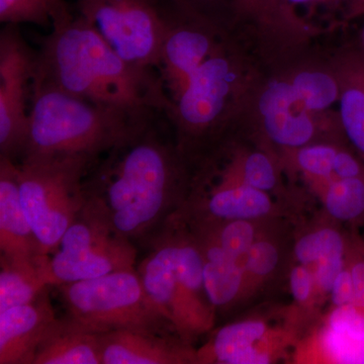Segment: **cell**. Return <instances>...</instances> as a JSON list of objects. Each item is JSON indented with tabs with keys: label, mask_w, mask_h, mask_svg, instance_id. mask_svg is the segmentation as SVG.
<instances>
[{
	"label": "cell",
	"mask_w": 364,
	"mask_h": 364,
	"mask_svg": "<svg viewBox=\"0 0 364 364\" xmlns=\"http://www.w3.org/2000/svg\"><path fill=\"white\" fill-rule=\"evenodd\" d=\"M165 114L97 158L83 182V212L145 245L188 198L191 162Z\"/></svg>",
	"instance_id": "obj_1"
},
{
	"label": "cell",
	"mask_w": 364,
	"mask_h": 364,
	"mask_svg": "<svg viewBox=\"0 0 364 364\" xmlns=\"http://www.w3.org/2000/svg\"><path fill=\"white\" fill-rule=\"evenodd\" d=\"M33 80L86 102L141 117L166 114L170 102L156 70L124 61L76 4L39 40Z\"/></svg>",
	"instance_id": "obj_2"
},
{
	"label": "cell",
	"mask_w": 364,
	"mask_h": 364,
	"mask_svg": "<svg viewBox=\"0 0 364 364\" xmlns=\"http://www.w3.org/2000/svg\"><path fill=\"white\" fill-rule=\"evenodd\" d=\"M136 267L148 296L184 343L214 328L215 312L203 279L200 250L188 223L177 212L150 240Z\"/></svg>",
	"instance_id": "obj_3"
},
{
	"label": "cell",
	"mask_w": 364,
	"mask_h": 364,
	"mask_svg": "<svg viewBox=\"0 0 364 364\" xmlns=\"http://www.w3.org/2000/svg\"><path fill=\"white\" fill-rule=\"evenodd\" d=\"M157 116H134L33 80L28 138L20 160L53 156L97 159Z\"/></svg>",
	"instance_id": "obj_4"
},
{
	"label": "cell",
	"mask_w": 364,
	"mask_h": 364,
	"mask_svg": "<svg viewBox=\"0 0 364 364\" xmlns=\"http://www.w3.org/2000/svg\"><path fill=\"white\" fill-rule=\"evenodd\" d=\"M95 160L53 156L16 162L21 205L45 255L56 250L67 229L82 213L83 182Z\"/></svg>",
	"instance_id": "obj_5"
},
{
	"label": "cell",
	"mask_w": 364,
	"mask_h": 364,
	"mask_svg": "<svg viewBox=\"0 0 364 364\" xmlns=\"http://www.w3.org/2000/svg\"><path fill=\"white\" fill-rule=\"evenodd\" d=\"M57 287L66 317L87 331L134 330L176 334L151 301L136 267Z\"/></svg>",
	"instance_id": "obj_6"
},
{
	"label": "cell",
	"mask_w": 364,
	"mask_h": 364,
	"mask_svg": "<svg viewBox=\"0 0 364 364\" xmlns=\"http://www.w3.org/2000/svg\"><path fill=\"white\" fill-rule=\"evenodd\" d=\"M75 4L124 61L158 71L169 30L166 0H85Z\"/></svg>",
	"instance_id": "obj_7"
},
{
	"label": "cell",
	"mask_w": 364,
	"mask_h": 364,
	"mask_svg": "<svg viewBox=\"0 0 364 364\" xmlns=\"http://www.w3.org/2000/svg\"><path fill=\"white\" fill-rule=\"evenodd\" d=\"M136 255L134 242L82 210L49 255L46 277L51 287L95 279L135 268Z\"/></svg>",
	"instance_id": "obj_8"
},
{
	"label": "cell",
	"mask_w": 364,
	"mask_h": 364,
	"mask_svg": "<svg viewBox=\"0 0 364 364\" xmlns=\"http://www.w3.org/2000/svg\"><path fill=\"white\" fill-rule=\"evenodd\" d=\"M37 55L20 26L4 25L0 32V157L14 162L25 152Z\"/></svg>",
	"instance_id": "obj_9"
},
{
	"label": "cell",
	"mask_w": 364,
	"mask_h": 364,
	"mask_svg": "<svg viewBox=\"0 0 364 364\" xmlns=\"http://www.w3.org/2000/svg\"><path fill=\"white\" fill-rule=\"evenodd\" d=\"M305 322L291 320L272 325L268 318L253 316L234 321L213 333L196 349L200 364H267L286 358L296 350Z\"/></svg>",
	"instance_id": "obj_10"
},
{
	"label": "cell",
	"mask_w": 364,
	"mask_h": 364,
	"mask_svg": "<svg viewBox=\"0 0 364 364\" xmlns=\"http://www.w3.org/2000/svg\"><path fill=\"white\" fill-rule=\"evenodd\" d=\"M275 196L241 182L202 176L191 170L183 212L215 220L289 218L293 208Z\"/></svg>",
	"instance_id": "obj_11"
},
{
	"label": "cell",
	"mask_w": 364,
	"mask_h": 364,
	"mask_svg": "<svg viewBox=\"0 0 364 364\" xmlns=\"http://www.w3.org/2000/svg\"><path fill=\"white\" fill-rule=\"evenodd\" d=\"M294 354L298 363H364V310L331 306L301 337Z\"/></svg>",
	"instance_id": "obj_12"
},
{
	"label": "cell",
	"mask_w": 364,
	"mask_h": 364,
	"mask_svg": "<svg viewBox=\"0 0 364 364\" xmlns=\"http://www.w3.org/2000/svg\"><path fill=\"white\" fill-rule=\"evenodd\" d=\"M349 234L348 228L324 213L294 229L291 260L312 270L318 306L329 299L333 282L345 267Z\"/></svg>",
	"instance_id": "obj_13"
},
{
	"label": "cell",
	"mask_w": 364,
	"mask_h": 364,
	"mask_svg": "<svg viewBox=\"0 0 364 364\" xmlns=\"http://www.w3.org/2000/svg\"><path fill=\"white\" fill-rule=\"evenodd\" d=\"M258 109L265 136L282 155L317 142L316 114L306 109L291 80L269 83L260 95Z\"/></svg>",
	"instance_id": "obj_14"
},
{
	"label": "cell",
	"mask_w": 364,
	"mask_h": 364,
	"mask_svg": "<svg viewBox=\"0 0 364 364\" xmlns=\"http://www.w3.org/2000/svg\"><path fill=\"white\" fill-rule=\"evenodd\" d=\"M179 213L200 248L205 289L215 312H228L240 306L245 284L244 263L223 247L205 220Z\"/></svg>",
	"instance_id": "obj_15"
},
{
	"label": "cell",
	"mask_w": 364,
	"mask_h": 364,
	"mask_svg": "<svg viewBox=\"0 0 364 364\" xmlns=\"http://www.w3.org/2000/svg\"><path fill=\"white\" fill-rule=\"evenodd\" d=\"M56 318L48 289L31 303L0 312V364H33Z\"/></svg>",
	"instance_id": "obj_16"
},
{
	"label": "cell",
	"mask_w": 364,
	"mask_h": 364,
	"mask_svg": "<svg viewBox=\"0 0 364 364\" xmlns=\"http://www.w3.org/2000/svg\"><path fill=\"white\" fill-rule=\"evenodd\" d=\"M102 364L198 363L196 350L178 336L134 330L102 333Z\"/></svg>",
	"instance_id": "obj_17"
},
{
	"label": "cell",
	"mask_w": 364,
	"mask_h": 364,
	"mask_svg": "<svg viewBox=\"0 0 364 364\" xmlns=\"http://www.w3.org/2000/svg\"><path fill=\"white\" fill-rule=\"evenodd\" d=\"M289 218L269 220L261 230L246 256L245 284L242 304L255 298L284 272L293 257L294 229Z\"/></svg>",
	"instance_id": "obj_18"
},
{
	"label": "cell",
	"mask_w": 364,
	"mask_h": 364,
	"mask_svg": "<svg viewBox=\"0 0 364 364\" xmlns=\"http://www.w3.org/2000/svg\"><path fill=\"white\" fill-rule=\"evenodd\" d=\"M0 251L16 259L45 255L21 205L16 163L4 157H0Z\"/></svg>",
	"instance_id": "obj_19"
},
{
	"label": "cell",
	"mask_w": 364,
	"mask_h": 364,
	"mask_svg": "<svg viewBox=\"0 0 364 364\" xmlns=\"http://www.w3.org/2000/svg\"><path fill=\"white\" fill-rule=\"evenodd\" d=\"M100 334L68 317L57 318L45 335L33 364H102Z\"/></svg>",
	"instance_id": "obj_20"
},
{
	"label": "cell",
	"mask_w": 364,
	"mask_h": 364,
	"mask_svg": "<svg viewBox=\"0 0 364 364\" xmlns=\"http://www.w3.org/2000/svg\"><path fill=\"white\" fill-rule=\"evenodd\" d=\"M339 124L345 139L364 161V54L348 53L337 64Z\"/></svg>",
	"instance_id": "obj_21"
},
{
	"label": "cell",
	"mask_w": 364,
	"mask_h": 364,
	"mask_svg": "<svg viewBox=\"0 0 364 364\" xmlns=\"http://www.w3.org/2000/svg\"><path fill=\"white\" fill-rule=\"evenodd\" d=\"M49 255L37 259H16L0 256V312L25 305L51 287L46 277Z\"/></svg>",
	"instance_id": "obj_22"
},
{
	"label": "cell",
	"mask_w": 364,
	"mask_h": 364,
	"mask_svg": "<svg viewBox=\"0 0 364 364\" xmlns=\"http://www.w3.org/2000/svg\"><path fill=\"white\" fill-rule=\"evenodd\" d=\"M317 195L328 217L348 229L364 227V176L334 179Z\"/></svg>",
	"instance_id": "obj_23"
},
{
	"label": "cell",
	"mask_w": 364,
	"mask_h": 364,
	"mask_svg": "<svg viewBox=\"0 0 364 364\" xmlns=\"http://www.w3.org/2000/svg\"><path fill=\"white\" fill-rule=\"evenodd\" d=\"M346 143V139H338L331 142L309 144L284 154V162L294 171L301 172L310 182L313 191L318 193L334 179L335 160L340 148Z\"/></svg>",
	"instance_id": "obj_24"
},
{
	"label": "cell",
	"mask_w": 364,
	"mask_h": 364,
	"mask_svg": "<svg viewBox=\"0 0 364 364\" xmlns=\"http://www.w3.org/2000/svg\"><path fill=\"white\" fill-rule=\"evenodd\" d=\"M72 4L66 0H0V23H33L49 28L53 21L66 14Z\"/></svg>",
	"instance_id": "obj_25"
},
{
	"label": "cell",
	"mask_w": 364,
	"mask_h": 364,
	"mask_svg": "<svg viewBox=\"0 0 364 364\" xmlns=\"http://www.w3.org/2000/svg\"><path fill=\"white\" fill-rule=\"evenodd\" d=\"M291 85L309 111L318 114L334 105L340 97L336 73L304 70L291 79Z\"/></svg>",
	"instance_id": "obj_26"
},
{
	"label": "cell",
	"mask_w": 364,
	"mask_h": 364,
	"mask_svg": "<svg viewBox=\"0 0 364 364\" xmlns=\"http://www.w3.org/2000/svg\"><path fill=\"white\" fill-rule=\"evenodd\" d=\"M231 14L236 18H252L268 26H298L293 9L284 0H231Z\"/></svg>",
	"instance_id": "obj_27"
},
{
	"label": "cell",
	"mask_w": 364,
	"mask_h": 364,
	"mask_svg": "<svg viewBox=\"0 0 364 364\" xmlns=\"http://www.w3.org/2000/svg\"><path fill=\"white\" fill-rule=\"evenodd\" d=\"M289 265L287 279L289 289L294 301V306L301 312L312 318H315V312L318 308L317 287L315 277L310 268L294 262Z\"/></svg>",
	"instance_id": "obj_28"
},
{
	"label": "cell",
	"mask_w": 364,
	"mask_h": 364,
	"mask_svg": "<svg viewBox=\"0 0 364 364\" xmlns=\"http://www.w3.org/2000/svg\"><path fill=\"white\" fill-rule=\"evenodd\" d=\"M346 267L353 284V306L364 310V239L358 229H349Z\"/></svg>",
	"instance_id": "obj_29"
},
{
	"label": "cell",
	"mask_w": 364,
	"mask_h": 364,
	"mask_svg": "<svg viewBox=\"0 0 364 364\" xmlns=\"http://www.w3.org/2000/svg\"><path fill=\"white\" fill-rule=\"evenodd\" d=\"M186 11L224 25V14H231V0H171Z\"/></svg>",
	"instance_id": "obj_30"
},
{
	"label": "cell",
	"mask_w": 364,
	"mask_h": 364,
	"mask_svg": "<svg viewBox=\"0 0 364 364\" xmlns=\"http://www.w3.org/2000/svg\"><path fill=\"white\" fill-rule=\"evenodd\" d=\"M329 301L331 306L353 305V284L346 262L343 269L339 272L336 279L333 282Z\"/></svg>",
	"instance_id": "obj_31"
},
{
	"label": "cell",
	"mask_w": 364,
	"mask_h": 364,
	"mask_svg": "<svg viewBox=\"0 0 364 364\" xmlns=\"http://www.w3.org/2000/svg\"><path fill=\"white\" fill-rule=\"evenodd\" d=\"M284 2L294 9V6H316V4H337V2H349L353 4L355 11L363 13L364 0H284Z\"/></svg>",
	"instance_id": "obj_32"
},
{
	"label": "cell",
	"mask_w": 364,
	"mask_h": 364,
	"mask_svg": "<svg viewBox=\"0 0 364 364\" xmlns=\"http://www.w3.org/2000/svg\"><path fill=\"white\" fill-rule=\"evenodd\" d=\"M364 14V11H363ZM361 44H363V52L364 54V23H363V32H361Z\"/></svg>",
	"instance_id": "obj_33"
},
{
	"label": "cell",
	"mask_w": 364,
	"mask_h": 364,
	"mask_svg": "<svg viewBox=\"0 0 364 364\" xmlns=\"http://www.w3.org/2000/svg\"><path fill=\"white\" fill-rule=\"evenodd\" d=\"M83 1H85V0H77V1H76V4H81V2Z\"/></svg>",
	"instance_id": "obj_34"
},
{
	"label": "cell",
	"mask_w": 364,
	"mask_h": 364,
	"mask_svg": "<svg viewBox=\"0 0 364 364\" xmlns=\"http://www.w3.org/2000/svg\"><path fill=\"white\" fill-rule=\"evenodd\" d=\"M363 239H364V236H363Z\"/></svg>",
	"instance_id": "obj_35"
}]
</instances>
